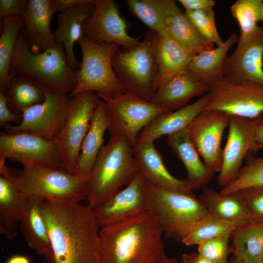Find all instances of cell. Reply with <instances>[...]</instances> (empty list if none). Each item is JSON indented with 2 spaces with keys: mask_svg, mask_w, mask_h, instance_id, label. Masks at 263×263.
I'll return each mask as SVG.
<instances>
[{
  "mask_svg": "<svg viewBox=\"0 0 263 263\" xmlns=\"http://www.w3.org/2000/svg\"><path fill=\"white\" fill-rule=\"evenodd\" d=\"M2 22L0 37V90L4 91L14 76L9 74V66L17 40L24 24L20 16L5 17Z\"/></svg>",
  "mask_w": 263,
  "mask_h": 263,
  "instance_id": "35",
  "label": "cell"
},
{
  "mask_svg": "<svg viewBox=\"0 0 263 263\" xmlns=\"http://www.w3.org/2000/svg\"><path fill=\"white\" fill-rule=\"evenodd\" d=\"M4 168L15 186L27 195L78 203L87 198L89 177L72 174L64 169L41 166L16 169L5 164Z\"/></svg>",
  "mask_w": 263,
  "mask_h": 263,
  "instance_id": "6",
  "label": "cell"
},
{
  "mask_svg": "<svg viewBox=\"0 0 263 263\" xmlns=\"http://www.w3.org/2000/svg\"><path fill=\"white\" fill-rule=\"evenodd\" d=\"M147 211L167 237L181 241L208 213L199 197L185 192L155 187L144 180Z\"/></svg>",
  "mask_w": 263,
  "mask_h": 263,
  "instance_id": "5",
  "label": "cell"
},
{
  "mask_svg": "<svg viewBox=\"0 0 263 263\" xmlns=\"http://www.w3.org/2000/svg\"><path fill=\"white\" fill-rule=\"evenodd\" d=\"M0 158L20 163L23 167L64 169L60 152L55 142L30 132H0Z\"/></svg>",
  "mask_w": 263,
  "mask_h": 263,
  "instance_id": "12",
  "label": "cell"
},
{
  "mask_svg": "<svg viewBox=\"0 0 263 263\" xmlns=\"http://www.w3.org/2000/svg\"><path fill=\"white\" fill-rule=\"evenodd\" d=\"M199 198L210 215L229 223L236 228L252 221L246 204L238 192L222 195L212 188L205 186Z\"/></svg>",
  "mask_w": 263,
  "mask_h": 263,
  "instance_id": "26",
  "label": "cell"
},
{
  "mask_svg": "<svg viewBox=\"0 0 263 263\" xmlns=\"http://www.w3.org/2000/svg\"><path fill=\"white\" fill-rule=\"evenodd\" d=\"M109 126L106 104L100 98L82 142L74 174L89 176L98 154L103 146L104 133L106 130H109Z\"/></svg>",
  "mask_w": 263,
  "mask_h": 263,
  "instance_id": "27",
  "label": "cell"
},
{
  "mask_svg": "<svg viewBox=\"0 0 263 263\" xmlns=\"http://www.w3.org/2000/svg\"><path fill=\"white\" fill-rule=\"evenodd\" d=\"M238 38L237 34L233 32L220 46L194 56L188 71L207 86L223 78L227 52L238 42Z\"/></svg>",
  "mask_w": 263,
  "mask_h": 263,
  "instance_id": "30",
  "label": "cell"
},
{
  "mask_svg": "<svg viewBox=\"0 0 263 263\" xmlns=\"http://www.w3.org/2000/svg\"><path fill=\"white\" fill-rule=\"evenodd\" d=\"M77 69L70 64L62 44L41 53L28 48L23 29L19 35L9 66L11 75L26 77L45 91L69 95L76 83Z\"/></svg>",
  "mask_w": 263,
  "mask_h": 263,
  "instance_id": "3",
  "label": "cell"
},
{
  "mask_svg": "<svg viewBox=\"0 0 263 263\" xmlns=\"http://www.w3.org/2000/svg\"><path fill=\"white\" fill-rule=\"evenodd\" d=\"M100 98L94 92L78 94L70 98L66 118L53 139L61 155L64 169L74 174L83 140Z\"/></svg>",
  "mask_w": 263,
  "mask_h": 263,
  "instance_id": "10",
  "label": "cell"
},
{
  "mask_svg": "<svg viewBox=\"0 0 263 263\" xmlns=\"http://www.w3.org/2000/svg\"><path fill=\"white\" fill-rule=\"evenodd\" d=\"M164 232L147 212L100 227L99 263H159L166 255Z\"/></svg>",
  "mask_w": 263,
  "mask_h": 263,
  "instance_id": "2",
  "label": "cell"
},
{
  "mask_svg": "<svg viewBox=\"0 0 263 263\" xmlns=\"http://www.w3.org/2000/svg\"><path fill=\"white\" fill-rule=\"evenodd\" d=\"M237 192L246 204L252 221L263 220V188H249Z\"/></svg>",
  "mask_w": 263,
  "mask_h": 263,
  "instance_id": "41",
  "label": "cell"
},
{
  "mask_svg": "<svg viewBox=\"0 0 263 263\" xmlns=\"http://www.w3.org/2000/svg\"><path fill=\"white\" fill-rule=\"evenodd\" d=\"M41 200L38 196L27 195L20 229L29 247L47 261H55L49 233L41 214Z\"/></svg>",
  "mask_w": 263,
  "mask_h": 263,
  "instance_id": "25",
  "label": "cell"
},
{
  "mask_svg": "<svg viewBox=\"0 0 263 263\" xmlns=\"http://www.w3.org/2000/svg\"><path fill=\"white\" fill-rule=\"evenodd\" d=\"M42 263H57L55 261H47Z\"/></svg>",
  "mask_w": 263,
  "mask_h": 263,
  "instance_id": "51",
  "label": "cell"
},
{
  "mask_svg": "<svg viewBox=\"0 0 263 263\" xmlns=\"http://www.w3.org/2000/svg\"><path fill=\"white\" fill-rule=\"evenodd\" d=\"M235 228L232 224L215 218L208 214L194 225L181 242L188 246L198 245L213 239L231 237Z\"/></svg>",
  "mask_w": 263,
  "mask_h": 263,
  "instance_id": "37",
  "label": "cell"
},
{
  "mask_svg": "<svg viewBox=\"0 0 263 263\" xmlns=\"http://www.w3.org/2000/svg\"><path fill=\"white\" fill-rule=\"evenodd\" d=\"M56 13L52 0H29L21 16L25 38L30 50L34 53L44 52L56 42L50 29L51 19Z\"/></svg>",
  "mask_w": 263,
  "mask_h": 263,
  "instance_id": "19",
  "label": "cell"
},
{
  "mask_svg": "<svg viewBox=\"0 0 263 263\" xmlns=\"http://www.w3.org/2000/svg\"><path fill=\"white\" fill-rule=\"evenodd\" d=\"M168 143L183 162L187 173L185 180L191 191L203 188L211 180L215 173L200 159L186 128L168 135Z\"/></svg>",
  "mask_w": 263,
  "mask_h": 263,
  "instance_id": "24",
  "label": "cell"
},
{
  "mask_svg": "<svg viewBox=\"0 0 263 263\" xmlns=\"http://www.w3.org/2000/svg\"><path fill=\"white\" fill-rule=\"evenodd\" d=\"M138 172L133 146L121 135H111L100 149L89 176L88 205L94 209L126 186Z\"/></svg>",
  "mask_w": 263,
  "mask_h": 263,
  "instance_id": "4",
  "label": "cell"
},
{
  "mask_svg": "<svg viewBox=\"0 0 263 263\" xmlns=\"http://www.w3.org/2000/svg\"><path fill=\"white\" fill-rule=\"evenodd\" d=\"M185 13L199 33L207 41L217 46L224 43L216 26L213 8L195 11H185Z\"/></svg>",
  "mask_w": 263,
  "mask_h": 263,
  "instance_id": "39",
  "label": "cell"
},
{
  "mask_svg": "<svg viewBox=\"0 0 263 263\" xmlns=\"http://www.w3.org/2000/svg\"><path fill=\"white\" fill-rule=\"evenodd\" d=\"M159 263H177L176 259L165 255Z\"/></svg>",
  "mask_w": 263,
  "mask_h": 263,
  "instance_id": "49",
  "label": "cell"
},
{
  "mask_svg": "<svg viewBox=\"0 0 263 263\" xmlns=\"http://www.w3.org/2000/svg\"><path fill=\"white\" fill-rule=\"evenodd\" d=\"M94 4L77 5L57 15V26L53 32L56 43L62 44L71 65L77 69L78 62L74 54V45L83 34V27L91 15Z\"/></svg>",
  "mask_w": 263,
  "mask_h": 263,
  "instance_id": "28",
  "label": "cell"
},
{
  "mask_svg": "<svg viewBox=\"0 0 263 263\" xmlns=\"http://www.w3.org/2000/svg\"><path fill=\"white\" fill-rule=\"evenodd\" d=\"M232 17L238 21L240 34L237 44L248 39L263 22V0H237L230 7Z\"/></svg>",
  "mask_w": 263,
  "mask_h": 263,
  "instance_id": "36",
  "label": "cell"
},
{
  "mask_svg": "<svg viewBox=\"0 0 263 263\" xmlns=\"http://www.w3.org/2000/svg\"><path fill=\"white\" fill-rule=\"evenodd\" d=\"M96 0H52L56 12H62L71 7L83 4H94Z\"/></svg>",
  "mask_w": 263,
  "mask_h": 263,
  "instance_id": "45",
  "label": "cell"
},
{
  "mask_svg": "<svg viewBox=\"0 0 263 263\" xmlns=\"http://www.w3.org/2000/svg\"><path fill=\"white\" fill-rule=\"evenodd\" d=\"M7 98L4 93L0 90V125L4 127L10 122L19 124L21 121L22 115L13 113L8 106Z\"/></svg>",
  "mask_w": 263,
  "mask_h": 263,
  "instance_id": "43",
  "label": "cell"
},
{
  "mask_svg": "<svg viewBox=\"0 0 263 263\" xmlns=\"http://www.w3.org/2000/svg\"><path fill=\"white\" fill-rule=\"evenodd\" d=\"M2 91L7 98L10 110L19 115L41 103L45 98V91L43 88L30 79L19 75H14Z\"/></svg>",
  "mask_w": 263,
  "mask_h": 263,
  "instance_id": "33",
  "label": "cell"
},
{
  "mask_svg": "<svg viewBox=\"0 0 263 263\" xmlns=\"http://www.w3.org/2000/svg\"><path fill=\"white\" fill-rule=\"evenodd\" d=\"M70 98L68 95L45 91L43 102L27 109L19 124L9 125L2 132H30L53 140L66 118Z\"/></svg>",
  "mask_w": 263,
  "mask_h": 263,
  "instance_id": "15",
  "label": "cell"
},
{
  "mask_svg": "<svg viewBox=\"0 0 263 263\" xmlns=\"http://www.w3.org/2000/svg\"><path fill=\"white\" fill-rule=\"evenodd\" d=\"M5 159H0V233L11 239L17 235L23 216L27 195L13 184L5 168Z\"/></svg>",
  "mask_w": 263,
  "mask_h": 263,
  "instance_id": "23",
  "label": "cell"
},
{
  "mask_svg": "<svg viewBox=\"0 0 263 263\" xmlns=\"http://www.w3.org/2000/svg\"><path fill=\"white\" fill-rule=\"evenodd\" d=\"M223 78L233 82L249 80L263 85V26H259L227 56Z\"/></svg>",
  "mask_w": 263,
  "mask_h": 263,
  "instance_id": "18",
  "label": "cell"
},
{
  "mask_svg": "<svg viewBox=\"0 0 263 263\" xmlns=\"http://www.w3.org/2000/svg\"><path fill=\"white\" fill-rule=\"evenodd\" d=\"M85 37L95 43H115L124 48L140 42V37L130 36L127 24L120 16L118 5L113 0H96L90 16L83 27Z\"/></svg>",
  "mask_w": 263,
  "mask_h": 263,
  "instance_id": "16",
  "label": "cell"
},
{
  "mask_svg": "<svg viewBox=\"0 0 263 263\" xmlns=\"http://www.w3.org/2000/svg\"><path fill=\"white\" fill-rule=\"evenodd\" d=\"M165 27L164 34L178 41L194 56L213 48V44L199 33L178 5L168 16Z\"/></svg>",
  "mask_w": 263,
  "mask_h": 263,
  "instance_id": "32",
  "label": "cell"
},
{
  "mask_svg": "<svg viewBox=\"0 0 263 263\" xmlns=\"http://www.w3.org/2000/svg\"><path fill=\"white\" fill-rule=\"evenodd\" d=\"M194 56L168 35H158L156 49L158 67L156 90L161 83L172 76L188 71L189 64Z\"/></svg>",
  "mask_w": 263,
  "mask_h": 263,
  "instance_id": "29",
  "label": "cell"
},
{
  "mask_svg": "<svg viewBox=\"0 0 263 263\" xmlns=\"http://www.w3.org/2000/svg\"><path fill=\"white\" fill-rule=\"evenodd\" d=\"M208 101V96L206 94L190 104L161 113L142 129L137 142L154 141L162 136H168L186 128L204 111Z\"/></svg>",
  "mask_w": 263,
  "mask_h": 263,
  "instance_id": "22",
  "label": "cell"
},
{
  "mask_svg": "<svg viewBox=\"0 0 263 263\" xmlns=\"http://www.w3.org/2000/svg\"><path fill=\"white\" fill-rule=\"evenodd\" d=\"M230 115L218 110L203 111L186 128L189 138L204 163L219 172L223 159L221 142Z\"/></svg>",
  "mask_w": 263,
  "mask_h": 263,
  "instance_id": "13",
  "label": "cell"
},
{
  "mask_svg": "<svg viewBox=\"0 0 263 263\" xmlns=\"http://www.w3.org/2000/svg\"><path fill=\"white\" fill-rule=\"evenodd\" d=\"M178 1L185 11H195L208 8H213L215 1L213 0H179Z\"/></svg>",
  "mask_w": 263,
  "mask_h": 263,
  "instance_id": "44",
  "label": "cell"
},
{
  "mask_svg": "<svg viewBox=\"0 0 263 263\" xmlns=\"http://www.w3.org/2000/svg\"><path fill=\"white\" fill-rule=\"evenodd\" d=\"M261 149H263V122L257 130L252 152H255Z\"/></svg>",
  "mask_w": 263,
  "mask_h": 263,
  "instance_id": "47",
  "label": "cell"
},
{
  "mask_svg": "<svg viewBox=\"0 0 263 263\" xmlns=\"http://www.w3.org/2000/svg\"><path fill=\"white\" fill-rule=\"evenodd\" d=\"M77 42L82 58L77 68L76 83L71 97L85 92L113 97L126 91L114 72L112 59L120 46L115 43H95L83 34Z\"/></svg>",
  "mask_w": 263,
  "mask_h": 263,
  "instance_id": "8",
  "label": "cell"
},
{
  "mask_svg": "<svg viewBox=\"0 0 263 263\" xmlns=\"http://www.w3.org/2000/svg\"><path fill=\"white\" fill-rule=\"evenodd\" d=\"M133 151L138 172L145 181L162 188L192 192L185 179H179L169 172L154 141H138L133 146Z\"/></svg>",
  "mask_w": 263,
  "mask_h": 263,
  "instance_id": "20",
  "label": "cell"
},
{
  "mask_svg": "<svg viewBox=\"0 0 263 263\" xmlns=\"http://www.w3.org/2000/svg\"><path fill=\"white\" fill-rule=\"evenodd\" d=\"M262 263H263V262H262Z\"/></svg>",
  "mask_w": 263,
  "mask_h": 263,
  "instance_id": "52",
  "label": "cell"
},
{
  "mask_svg": "<svg viewBox=\"0 0 263 263\" xmlns=\"http://www.w3.org/2000/svg\"><path fill=\"white\" fill-rule=\"evenodd\" d=\"M29 3L27 0H0V17L3 19L13 16H22Z\"/></svg>",
  "mask_w": 263,
  "mask_h": 263,
  "instance_id": "42",
  "label": "cell"
},
{
  "mask_svg": "<svg viewBox=\"0 0 263 263\" xmlns=\"http://www.w3.org/2000/svg\"><path fill=\"white\" fill-rule=\"evenodd\" d=\"M144 184V178L138 172L124 188L93 209L99 228L129 220L146 212Z\"/></svg>",
  "mask_w": 263,
  "mask_h": 263,
  "instance_id": "17",
  "label": "cell"
},
{
  "mask_svg": "<svg viewBox=\"0 0 263 263\" xmlns=\"http://www.w3.org/2000/svg\"><path fill=\"white\" fill-rule=\"evenodd\" d=\"M98 95L106 104L110 135H123L132 146L144 127L158 115L169 111L129 91L113 97Z\"/></svg>",
  "mask_w": 263,
  "mask_h": 263,
  "instance_id": "9",
  "label": "cell"
},
{
  "mask_svg": "<svg viewBox=\"0 0 263 263\" xmlns=\"http://www.w3.org/2000/svg\"><path fill=\"white\" fill-rule=\"evenodd\" d=\"M230 252L234 257L248 263H262L263 220H253L233 231Z\"/></svg>",
  "mask_w": 263,
  "mask_h": 263,
  "instance_id": "31",
  "label": "cell"
},
{
  "mask_svg": "<svg viewBox=\"0 0 263 263\" xmlns=\"http://www.w3.org/2000/svg\"><path fill=\"white\" fill-rule=\"evenodd\" d=\"M158 35L148 32L136 46L118 49L112 59L114 72L126 91L150 101L156 91Z\"/></svg>",
  "mask_w": 263,
  "mask_h": 263,
  "instance_id": "7",
  "label": "cell"
},
{
  "mask_svg": "<svg viewBox=\"0 0 263 263\" xmlns=\"http://www.w3.org/2000/svg\"><path fill=\"white\" fill-rule=\"evenodd\" d=\"M263 122V113L255 118L230 115L227 141L223 150L218 184L224 187L236 177L244 159L252 151L257 130Z\"/></svg>",
  "mask_w": 263,
  "mask_h": 263,
  "instance_id": "14",
  "label": "cell"
},
{
  "mask_svg": "<svg viewBox=\"0 0 263 263\" xmlns=\"http://www.w3.org/2000/svg\"><path fill=\"white\" fill-rule=\"evenodd\" d=\"M208 101L204 111L218 110L229 115L255 118L263 113V85L224 78L208 86Z\"/></svg>",
  "mask_w": 263,
  "mask_h": 263,
  "instance_id": "11",
  "label": "cell"
},
{
  "mask_svg": "<svg viewBox=\"0 0 263 263\" xmlns=\"http://www.w3.org/2000/svg\"><path fill=\"white\" fill-rule=\"evenodd\" d=\"M182 263H212L198 253L184 254L182 256Z\"/></svg>",
  "mask_w": 263,
  "mask_h": 263,
  "instance_id": "46",
  "label": "cell"
},
{
  "mask_svg": "<svg viewBox=\"0 0 263 263\" xmlns=\"http://www.w3.org/2000/svg\"><path fill=\"white\" fill-rule=\"evenodd\" d=\"M228 263H248L244 262L243 261H242L240 259H238L234 257L233 260L231 261L230 262H228Z\"/></svg>",
  "mask_w": 263,
  "mask_h": 263,
  "instance_id": "50",
  "label": "cell"
},
{
  "mask_svg": "<svg viewBox=\"0 0 263 263\" xmlns=\"http://www.w3.org/2000/svg\"><path fill=\"white\" fill-rule=\"evenodd\" d=\"M245 164L242 167L235 178L219 192L229 195L252 187L263 188V156L247 155Z\"/></svg>",
  "mask_w": 263,
  "mask_h": 263,
  "instance_id": "38",
  "label": "cell"
},
{
  "mask_svg": "<svg viewBox=\"0 0 263 263\" xmlns=\"http://www.w3.org/2000/svg\"><path fill=\"white\" fill-rule=\"evenodd\" d=\"M126 3L137 18L159 35L165 34L166 19L177 6L172 0H128Z\"/></svg>",
  "mask_w": 263,
  "mask_h": 263,
  "instance_id": "34",
  "label": "cell"
},
{
  "mask_svg": "<svg viewBox=\"0 0 263 263\" xmlns=\"http://www.w3.org/2000/svg\"><path fill=\"white\" fill-rule=\"evenodd\" d=\"M207 90V85L188 71L174 75L161 83L150 101L169 111H175L186 106L192 98L204 95Z\"/></svg>",
  "mask_w": 263,
  "mask_h": 263,
  "instance_id": "21",
  "label": "cell"
},
{
  "mask_svg": "<svg viewBox=\"0 0 263 263\" xmlns=\"http://www.w3.org/2000/svg\"><path fill=\"white\" fill-rule=\"evenodd\" d=\"M41 214L57 263H99V227L88 205L41 199Z\"/></svg>",
  "mask_w": 263,
  "mask_h": 263,
  "instance_id": "1",
  "label": "cell"
},
{
  "mask_svg": "<svg viewBox=\"0 0 263 263\" xmlns=\"http://www.w3.org/2000/svg\"><path fill=\"white\" fill-rule=\"evenodd\" d=\"M7 263H29V262L24 257L16 256L11 258Z\"/></svg>",
  "mask_w": 263,
  "mask_h": 263,
  "instance_id": "48",
  "label": "cell"
},
{
  "mask_svg": "<svg viewBox=\"0 0 263 263\" xmlns=\"http://www.w3.org/2000/svg\"><path fill=\"white\" fill-rule=\"evenodd\" d=\"M230 237L213 239L199 244L198 253L212 263H228Z\"/></svg>",
  "mask_w": 263,
  "mask_h": 263,
  "instance_id": "40",
  "label": "cell"
}]
</instances>
